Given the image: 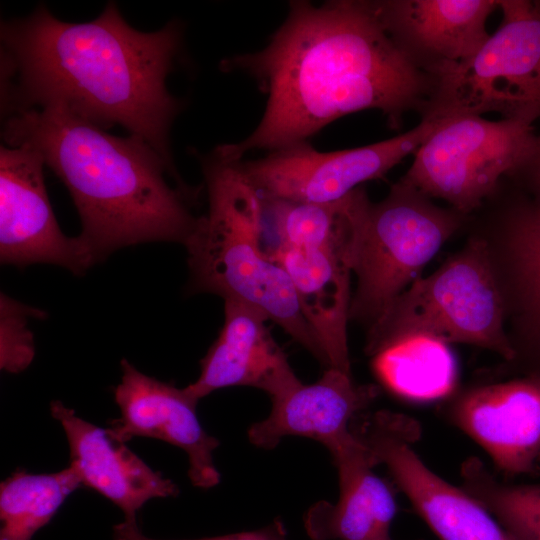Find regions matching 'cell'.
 Here are the masks:
<instances>
[{"mask_svg":"<svg viewBox=\"0 0 540 540\" xmlns=\"http://www.w3.org/2000/svg\"><path fill=\"white\" fill-rule=\"evenodd\" d=\"M462 488L476 499L513 540H540V483L499 481L477 457L461 466Z\"/></svg>","mask_w":540,"mask_h":540,"instance_id":"cb8c5ba5","label":"cell"},{"mask_svg":"<svg viewBox=\"0 0 540 540\" xmlns=\"http://www.w3.org/2000/svg\"><path fill=\"white\" fill-rule=\"evenodd\" d=\"M80 485L70 466L49 474L14 472L0 486V540H30Z\"/></svg>","mask_w":540,"mask_h":540,"instance_id":"603a6c76","label":"cell"},{"mask_svg":"<svg viewBox=\"0 0 540 540\" xmlns=\"http://www.w3.org/2000/svg\"><path fill=\"white\" fill-rule=\"evenodd\" d=\"M8 146L37 151L68 188L79 213V238L95 262L115 250L151 241L186 245L199 217L188 208V190L144 139L118 137L61 105L18 110L7 116Z\"/></svg>","mask_w":540,"mask_h":540,"instance_id":"3957f363","label":"cell"},{"mask_svg":"<svg viewBox=\"0 0 540 540\" xmlns=\"http://www.w3.org/2000/svg\"><path fill=\"white\" fill-rule=\"evenodd\" d=\"M434 124L421 119L407 132L362 147L321 152L302 142L258 159L234 161L261 199L331 202L384 177L416 152Z\"/></svg>","mask_w":540,"mask_h":540,"instance_id":"9c48e42d","label":"cell"},{"mask_svg":"<svg viewBox=\"0 0 540 540\" xmlns=\"http://www.w3.org/2000/svg\"><path fill=\"white\" fill-rule=\"evenodd\" d=\"M378 17L402 55L429 78L487 41L499 0H377Z\"/></svg>","mask_w":540,"mask_h":540,"instance_id":"5bb4252c","label":"cell"},{"mask_svg":"<svg viewBox=\"0 0 540 540\" xmlns=\"http://www.w3.org/2000/svg\"><path fill=\"white\" fill-rule=\"evenodd\" d=\"M223 327L201 360L198 379L185 387L196 400L231 386H250L270 397L299 379L256 308L224 300Z\"/></svg>","mask_w":540,"mask_h":540,"instance_id":"ac0fdd59","label":"cell"},{"mask_svg":"<svg viewBox=\"0 0 540 540\" xmlns=\"http://www.w3.org/2000/svg\"><path fill=\"white\" fill-rule=\"evenodd\" d=\"M378 379L408 400L426 401L449 395L457 366L448 343L424 334H408L366 352Z\"/></svg>","mask_w":540,"mask_h":540,"instance_id":"7402d4cb","label":"cell"},{"mask_svg":"<svg viewBox=\"0 0 540 540\" xmlns=\"http://www.w3.org/2000/svg\"><path fill=\"white\" fill-rule=\"evenodd\" d=\"M122 377L114 390L120 417L111 422L109 433L125 443L134 437L162 440L185 451L191 483L209 489L220 482L213 453L220 442L201 426L198 400L186 390L138 371L126 359Z\"/></svg>","mask_w":540,"mask_h":540,"instance_id":"4fadbf2b","label":"cell"},{"mask_svg":"<svg viewBox=\"0 0 540 540\" xmlns=\"http://www.w3.org/2000/svg\"><path fill=\"white\" fill-rule=\"evenodd\" d=\"M374 385L357 384L350 373L326 368L314 383L299 379L271 396L269 415L253 423L249 441L273 449L287 436H302L324 445L329 453L351 441V423L377 397Z\"/></svg>","mask_w":540,"mask_h":540,"instance_id":"2e32d148","label":"cell"},{"mask_svg":"<svg viewBox=\"0 0 540 540\" xmlns=\"http://www.w3.org/2000/svg\"><path fill=\"white\" fill-rule=\"evenodd\" d=\"M50 410L66 434L70 467L81 485L118 506L125 520H136L137 512L150 499L179 494L173 481L150 468L108 429L83 420L60 401H53Z\"/></svg>","mask_w":540,"mask_h":540,"instance_id":"e0dca14e","label":"cell"},{"mask_svg":"<svg viewBox=\"0 0 540 540\" xmlns=\"http://www.w3.org/2000/svg\"><path fill=\"white\" fill-rule=\"evenodd\" d=\"M201 163L209 206L185 245L191 286L256 308L320 361L289 275L262 250L259 194L235 161L215 149Z\"/></svg>","mask_w":540,"mask_h":540,"instance_id":"277c9868","label":"cell"},{"mask_svg":"<svg viewBox=\"0 0 540 540\" xmlns=\"http://www.w3.org/2000/svg\"><path fill=\"white\" fill-rule=\"evenodd\" d=\"M502 19L470 58L430 77L420 119H540V1L499 0Z\"/></svg>","mask_w":540,"mask_h":540,"instance_id":"8992f818","label":"cell"},{"mask_svg":"<svg viewBox=\"0 0 540 540\" xmlns=\"http://www.w3.org/2000/svg\"><path fill=\"white\" fill-rule=\"evenodd\" d=\"M355 434V433H354ZM338 471L339 498L315 503L304 525L312 540H393L396 504L389 486L373 471L370 452L354 439L330 453Z\"/></svg>","mask_w":540,"mask_h":540,"instance_id":"d6986e66","label":"cell"},{"mask_svg":"<svg viewBox=\"0 0 540 540\" xmlns=\"http://www.w3.org/2000/svg\"><path fill=\"white\" fill-rule=\"evenodd\" d=\"M505 179L540 207V132L526 157Z\"/></svg>","mask_w":540,"mask_h":540,"instance_id":"4316f807","label":"cell"},{"mask_svg":"<svg viewBox=\"0 0 540 540\" xmlns=\"http://www.w3.org/2000/svg\"><path fill=\"white\" fill-rule=\"evenodd\" d=\"M41 155L26 146L0 149V260L19 267L62 266L81 274L95 263L87 247L64 235L46 192Z\"/></svg>","mask_w":540,"mask_h":540,"instance_id":"8fae6325","label":"cell"},{"mask_svg":"<svg viewBox=\"0 0 540 540\" xmlns=\"http://www.w3.org/2000/svg\"><path fill=\"white\" fill-rule=\"evenodd\" d=\"M268 255L290 277L301 313L318 343L320 362L350 373L351 265L325 251L284 245H277Z\"/></svg>","mask_w":540,"mask_h":540,"instance_id":"ffe728a7","label":"cell"},{"mask_svg":"<svg viewBox=\"0 0 540 540\" xmlns=\"http://www.w3.org/2000/svg\"><path fill=\"white\" fill-rule=\"evenodd\" d=\"M498 212L496 272L515 352L510 364L522 375L540 376V207L511 184Z\"/></svg>","mask_w":540,"mask_h":540,"instance_id":"9a60e30c","label":"cell"},{"mask_svg":"<svg viewBox=\"0 0 540 540\" xmlns=\"http://www.w3.org/2000/svg\"><path fill=\"white\" fill-rule=\"evenodd\" d=\"M539 463H540V457H539Z\"/></svg>","mask_w":540,"mask_h":540,"instance_id":"83f0119b","label":"cell"},{"mask_svg":"<svg viewBox=\"0 0 540 540\" xmlns=\"http://www.w3.org/2000/svg\"><path fill=\"white\" fill-rule=\"evenodd\" d=\"M352 430L376 465L387 467L439 540H513L476 499L435 474L420 459L412 448L421 435L413 418L381 410Z\"/></svg>","mask_w":540,"mask_h":540,"instance_id":"30bf717a","label":"cell"},{"mask_svg":"<svg viewBox=\"0 0 540 540\" xmlns=\"http://www.w3.org/2000/svg\"><path fill=\"white\" fill-rule=\"evenodd\" d=\"M181 39L175 21L155 32L134 29L114 3L85 23L63 22L40 6L1 24L5 111L61 105L104 129L121 125L176 170L169 133L183 106L166 79Z\"/></svg>","mask_w":540,"mask_h":540,"instance_id":"7a4b0ae2","label":"cell"},{"mask_svg":"<svg viewBox=\"0 0 540 540\" xmlns=\"http://www.w3.org/2000/svg\"><path fill=\"white\" fill-rule=\"evenodd\" d=\"M442 415L506 476L533 474L540 457V376L522 375L450 396Z\"/></svg>","mask_w":540,"mask_h":540,"instance_id":"7c38bea8","label":"cell"},{"mask_svg":"<svg viewBox=\"0 0 540 540\" xmlns=\"http://www.w3.org/2000/svg\"><path fill=\"white\" fill-rule=\"evenodd\" d=\"M486 240L472 238L435 272L416 279L368 330L366 352L393 338L424 334L491 350L508 363L515 352Z\"/></svg>","mask_w":540,"mask_h":540,"instance_id":"5b68a950","label":"cell"},{"mask_svg":"<svg viewBox=\"0 0 540 540\" xmlns=\"http://www.w3.org/2000/svg\"><path fill=\"white\" fill-rule=\"evenodd\" d=\"M467 215L443 208L403 179L371 203L357 245L350 319L372 327Z\"/></svg>","mask_w":540,"mask_h":540,"instance_id":"52a82bcc","label":"cell"},{"mask_svg":"<svg viewBox=\"0 0 540 540\" xmlns=\"http://www.w3.org/2000/svg\"><path fill=\"white\" fill-rule=\"evenodd\" d=\"M115 540H158L145 536L139 529L136 520L123 522L114 526ZM195 540H286V530L282 522L274 521L270 525L254 531L240 532L223 536Z\"/></svg>","mask_w":540,"mask_h":540,"instance_id":"484cf974","label":"cell"},{"mask_svg":"<svg viewBox=\"0 0 540 540\" xmlns=\"http://www.w3.org/2000/svg\"><path fill=\"white\" fill-rule=\"evenodd\" d=\"M261 201L272 212L277 245L325 251L346 261L353 269L372 203L364 189L359 187L343 198L323 203Z\"/></svg>","mask_w":540,"mask_h":540,"instance_id":"44dd1931","label":"cell"},{"mask_svg":"<svg viewBox=\"0 0 540 540\" xmlns=\"http://www.w3.org/2000/svg\"><path fill=\"white\" fill-rule=\"evenodd\" d=\"M431 120L434 128L401 179L464 215L496 192L526 157L536 135L533 122L525 119L451 115Z\"/></svg>","mask_w":540,"mask_h":540,"instance_id":"ba28073f","label":"cell"},{"mask_svg":"<svg viewBox=\"0 0 540 540\" xmlns=\"http://www.w3.org/2000/svg\"><path fill=\"white\" fill-rule=\"evenodd\" d=\"M1 345L2 370L18 373L29 366L34 358L32 332L27 327L29 316H38L39 310L28 308L5 294H1Z\"/></svg>","mask_w":540,"mask_h":540,"instance_id":"d4e9b609","label":"cell"},{"mask_svg":"<svg viewBox=\"0 0 540 540\" xmlns=\"http://www.w3.org/2000/svg\"><path fill=\"white\" fill-rule=\"evenodd\" d=\"M220 67L251 76L267 96L255 129L215 148L230 160L308 142L362 110L380 111L398 129L407 112L420 114L431 86L396 47L369 0L290 1L265 47L222 60Z\"/></svg>","mask_w":540,"mask_h":540,"instance_id":"6da1fadb","label":"cell"}]
</instances>
